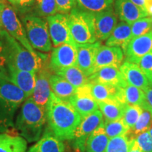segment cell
I'll return each mask as SVG.
<instances>
[{
	"mask_svg": "<svg viewBox=\"0 0 152 152\" xmlns=\"http://www.w3.org/2000/svg\"><path fill=\"white\" fill-rule=\"evenodd\" d=\"M48 128L61 141L72 140L82 118L68 102L52 92L45 108Z\"/></svg>",
	"mask_w": 152,
	"mask_h": 152,
	"instance_id": "6da1fadb",
	"label": "cell"
},
{
	"mask_svg": "<svg viewBox=\"0 0 152 152\" xmlns=\"http://www.w3.org/2000/svg\"><path fill=\"white\" fill-rule=\"evenodd\" d=\"M0 61L7 68L36 73L42 68V61L38 54L30 52L5 30H0Z\"/></svg>",
	"mask_w": 152,
	"mask_h": 152,
	"instance_id": "7a4b0ae2",
	"label": "cell"
},
{
	"mask_svg": "<svg viewBox=\"0 0 152 152\" xmlns=\"http://www.w3.org/2000/svg\"><path fill=\"white\" fill-rule=\"evenodd\" d=\"M47 121L45 109L36 104L31 96L23 103L15 122V128L29 143L41 137Z\"/></svg>",
	"mask_w": 152,
	"mask_h": 152,
	"instance_id": "3957f363",
	"label": "cell"
},
{
	"mask_svg": "<svg viewBox=\"0 0 152 152\" xmlns=\"http://www.w3.org/2000/svg\"><path fill=\"white\" fill-rule=\"evenodd\" d=\"M27 99L25 93L11 82L0 83V132H17L14 123L15 113Z\"/></svg>",
	"mask_w": 152,
	"mask_h": 152,
	"instance_id": "277c9868",
	"label": "cell"
},
{
	"mask_svg": "<svg viewBox=\"0 0 152 152\" xmlns=\"http://www.w3.org/2000/svg\"><path fill=\"white\" fill-rule=\"evenodd\" d=\"M68 15L71 36L76 45L96 42L94 14L76 7Z\"/></svg>",
	"mask_w": 152,
	"mask_h": 152,
	"instance_id": "5b68a950",
	"label": "cell"
},
{
	"mask_svg": "<svg viewBox=\"0 0 152 152\" xmlns=\"http://www.w3.org/2000/svg\"><path fill=\"white\" fill-rule=\"evenodd\" d=\"M29 42L33 49L48 52L52 49L47 21L33 15H28L23 19Z\"/></svg>",
	"mask_w": 152,
	"mask_h": 152,
	"instance_id": "8992f818",
	"label": "cell"
},
{
	"mask_svg": "<svg viewBox=\"0 0 152 152\" xmlns=\"http://www.w3.org/2000/svg\"><path fill=\"white\" fill-rule=\"evenodd\" d=\"M104 123V116L99 110L83 118L74 132L73 147L76 152H85L87 139Z\"/></svg>",
	"mask_w": 152,
	"mask_h": 152,
	"instance_id": "52a82bcc",
	"label": "cell"
},
{
	"mask_svg": "<svg viewBox=\"0 0 152 152\" xmlns=\"http://www.w3.org/2000/svg\"><path fill=\"white\" fill-rule=\"evenodd\" d=\"M49 32L53 45L55 47L63 44L76 46L71 36L68 23V15L58 14L47 17Z\"/></svg>",
	"mask_w": 152,
	"mask_h": 152,
	"instance_id": "ba28073f",
	"label": "cell"
},
{
	"mask_svg": "<svg viewBox=\"0 0 152 152\" xmlns=\"http://www.w3.org/2000/svg\"><path fill=\"white\" fill-rule=\"evenodd\" d=\"M1 24L6 31L16 39L20 45L28 49L30 52L36 54L28 40L26 30L14 9L9 6H6L1 16Z\"/></svg>",
	"mask_w": 152,
	"mask_h": 152,
	"instance_id": "9c48e42d",
	"label": "cell"
},
{
	"mask_svg": "<svg viewBox=\"0 0 152 152\" xmlns=\"http://www.w3.org/2000/svg\"><path fill=\"white\" fill-rule=\"evenodd\" d=\"M77 48L76 46L63 44L55 47L50 58L49 67L54 72L63 68L76 66Z\"/></svg>",
	"mask_w": 152,
	"mask_h": 152,
	"instance_id": "30bf717a",
	"label": "cell"
},
{
	"mask_svg": "<svg viewBox=\"0 0 152 152\" xmlns=\"http://www.w3.org/2000/svg\"><path fill=\"white\" fill-rule=\"evenodd\" d=\"M68 102L80 114L82 118L99 109L98 103L91 94L89 83L77 88L75 94L71 96Z\"/></svg>",
	"mask_w": 152,
	"mask_h": 152,
	"instance_id": "8fae6325",
	"label": "cell"
},
{
	"mask_svg": "<svg viewBox=\"0 0 152 152\" xmlns=\"http://www.w3.org/2000/svg\"><path fill=\"white\" fill-rule=\"evenodd\" d=\"M123 58L124 53L121 47L101 45L95 57L92 74L105 66H114L120 68L123 64Z\"/></svg>",
	"mask_w": 152,
	"mask_h": 152,
	"instance_id": "7c38bea8",
	"label": "cell"
},
{
	"mask_svg": "<svg viewBox=\"0 0 152 152\" xmlns=\"http://www.w3.org/2000/svg\"><path fill=\"white\" fill-rule=\"evenodd\" d=\"M152 52V31L129 42L123 51L125 61L134 63L148 53Z\"/></svg>",
	"mask_w": 152,
	"mask_h": 152,
	"instance_id": "4fadbf2b",
	"label": "cell"
},
{
	"mask_svg": "<svg viewBox=\"0 0 152 152\" xmlns=\"http://www.w3.org/2000/svg\"><path fill=\"white\" fill-rule=\"evenodd\" d=\"M118 16L113 8L94 14V30L96 41L106 40L118 24Z\"/></svg>",
	"mask_w": 152,
	"mask_h": 152,
	"instance_id": "5bb4252c",
	"label": "cell"
},
{
	"mask_svg": "<svg viewBox=\"0 0 152 152\" xmlns=\"http://www.w3.org/2000/svg\"><path fill=\"white\" fill-rule=\"evenodd\" d=\"M119 69L128 85L138 87L143 91L152 87L147 74L136 64L125 61Z\"/></svg>",
	"mask_w": 152,
	"mask_h": 152,
	"instance_id": "9a60e30c",
	"label": "cell"
},
{
	"mask_svg": "<svg viewBox=\"0 0 152 152\" xmlns=\"http://www.w3.org/2000/svg\"><path fill=\"white\" fill-rule=\"evenodd\" d=\"M99 41L92 44L77 45V62L76 66L78 67L87 77L92 74L93 66L96 53L101 46Z\"/></svg>",
	"mask_w": 152,
	"mask_h": 152,
	"instance_id": "2e32d148",
	"label": "cell"
},
{
	"mask_svg": "<svg viewBox=\"0 0 152 152\" xmlns=\"http://www.w3.org/2000/svg\"><path fill=\"white\" fill-rule=\"evenodd\" d=\"M7 71L9 82L21 90L28 98L30 97L36 85L37 73L22 71L13 67H7Z\"/></svg>",
	"mask_w": 152,
	"mask_h": 152,
	"instance_id": "e0dca14e",
	"label": "cell"
},
{
	"mask_svg": "<svg viewBox=\"0 0 152 152\" xmlns=\"http://www.w3.org/2000/svg\"><path fill=\"white\" fill-rule=\"evenodd\" d=\"M51 74L46 68H42L38 72L36 80V85L31 97L34 102L38 106L45 109L47 102L52 94L49 77Z\"/></svg>",
	"mask_w": 152,
	"mask_h": 152,
	"instance_id": "ac0fdd59",
	"label": "cell"
},
{
	"mask_svg": "<svg viewBox=\"0 0 152 152\" xmlns=\"http://www.w3.org/2000/svg\"><path fill=\"white\" fill-rule=\"evenodd\" d=\"M89 77L92 82L113 85L124 88L128 85L119 68L114 66H105L94 72Z\"/></svg>",
	"mask_w": 152,
	"mask_h": 152,
	"instance_id": "d6986e66",
	"label": "cell"
},
{
	"mask_svg": "<svg viewBox=\"0 0 152 152\" xmlns=\"http://www.w3.org/2000/svg\"><path fill=\"white\" fill-rule=\"evenodd\" d=\"M115 14L121 21L132 24L139 19L147 17V13L131 1V0H116L115 2Z\"/></svg>",
	"mask_w": 152,
	"mask_h": 152,
	"instance_id": "ffe728a7",
	"label": "cell"
},
{
	"mask_svg": "<svg viewBox=\"0 0 152 152\" xmlns=\"http://www.w3.org/2000/svg\"><path fill=\"white\" fill-rule=\"evenodd\" d=\"M91 94L96 102L116 100L122 103L123 88L90 81Z\"/></svg>",
	"mask_w": 152,
	"mask_h": 152,
	"instance_id": "44dd1931",
	"label": "cell"
},
{
	"mask_svg": "<svg viewBox=\"0 0 152 152\" xmlns=\"http://www.w3.org/2000/svg\"><path fill=\"white\" fill-rule=\"evenodd\" d=\"M27 152H66V149L64 142L47 128L40 139Z\"/></svg>",
	"mask_w": 152,
	"mask_h": 152,
	"instance_id": "7402d4cb",
	"label": "cell"
},
{
	"mask_svg": "<svg viewBox=\"0 0 152 152\" xmlns=\"http://www.w3.org/2000/svg\"><path fill=\"white\" fill-rule=\"evenodd\" d=\"M130 35L131 25L121 21L116 25L105 45L108 47H119L123 52L130 41Z\"/></svg>",
	"mask_w": 152,
	"mask_h": 152,
	"instance_id": "603a6c76",
	"label": "cell"
},
{
	"mask_svg": "<svg viewBox=\"0 0 152 152\" xmlns=\"http://www.w3.org/2000/svg\"><path fill=\"white\" fill-rule=\"evenodd\" d=\"M49 83L52 92L57 97L66 102L69 101L77 90V88L58 75H51L49 77Z\"/></svg>",
	"mask_w": 152,
	"mask_h": 152,
	"instance_id": "cb8c5ba5",
	"label": "cell"
},
{
	"mask_svg": "<svg viewBox=\"0 0 152 152\" xmlns=\"http://www.w3.org/2000/svg\"><path fill=\"white\" fill-rule=\"evenodd\" d=\"M122 103L124 105H138L150 112L144 91L132 85H128L123 88Z\"/></svg>",
	"mask_w": 152,
	"mask_h": 152,
	"instance_id": "d4e9b609",
	"label": "cell"
},
{
	"mask_svg": "<svg viewBox=\"0 0 152 152\" xmlns=\"http://www.w3.org/2000/svg\"><path fill=\"white\" fill-rule=\"evenodd\" d=\"M104 123L87 139L85 149L86 152H105L110 139L105 132Z\"/></svg>",
	"mask_w": 152,
	"mask_h": 152,
	"instance_id": "484cf974",
	"label": "cell"
},
{
	"mask_svg": "<svg viewBox=\"0 0 152 152\" xmlns=\"http://www.w3.org/2000/svg\"><path fill=\"white\" fill-rule=\"evenodd\" d=\"M27 141L10 133H0V152H26Z\"/></svg>",
	"mask_w": 152,
	"mask_h": 152,
	"instance_id": "4316f807",
	"label": "cell"
},
{
	"mask_svg": "<svg viewBox=\"0 0 152 152\" xmlns=\"http://www.w3.org/2000/svg\"><path fill=\"white\" fill-rule=\"evenodd\" d=\"M54 73L67 80L75 88L84 86L90 83L89 77L76 66L63 68Z\"/></svg>",
	"mask_w": 152,
	"mask_h": 152,
	"instance_id": "83f0119b",
	"label": "cell"
},
{
	"mask_svg": "<svg viewBox=\"0 0 152 152\" xmlns=\"http://www.w3.org/2000/svg\"><path fill=\"white\" fill-rule=\"evenodd\" d=\"M99 111L102 112L105 121H116L123 118L125 105L118 101L110 100L98 102Z\"/></svg>",
	"mask_w": 152,
	"mask_h": 152,
	"instance_id": "f1b7e54d",
	"label": "cell"
},
{
	"mask_svg": "<svg viewBox=\"0 0 152 152\" xmlns=\"http://www.w3.org/2000/svg\"><path fill=\"white\" fill-rule=\"evenodd\" d=\"M152 128V115L149 111L146 109L142 110V112L137 121L135 125L128 130L126 136L129 140L135 138L139 134L149 131Z\"/></svg>",
	"mask_w": 152,
	"mask_h": 152,
	"instance_id": "f546056e",
	"label": "cell"
},
{
	"mask_svg": "<svg viewBox=\"0 0 152 152\" xmlns=\"http://www.w3.org/2000/svg\"><path fill=\"white\" fill-rule=\"evenodd\" d=\"M115 0H76L77 7L87 12L97 14L110 8Z\"/></svg>",
	"mask_w": 152,
	"mask_h": 152,
	"instance_id": "4dcf8cb0",
	"label": "cell"
},
{
	"mask_svg": "<svg viewBox=\"0 0 152 152\" xmlns=\"http://www.w3.org/2000/svg\"><path fill=\"white\" fill-rule=\"evenodd\" d=\"M105 132L109 139L116 137L125 135L128 133L130 128L125 124L123 118L113 121H104V123Z\"/></svg>",
	"mask_w": 152,
	"mask_h": 152,
	"instance_id": "1f68e13d",
	"label": "cell"
},
{
	"mask_svg": "<svg viewBox=\"0 0 152 152\" xmlns=\"http://www.w3.org/2000/svg\"><path fill=\"white\" fill-rule=\"evenodd\" d=\"M152 30V18L144 17L131 24V35L130 41L140 36L146 35ZM129 41V42H130Z\"/></svg>",
	"mask_w": 152,
	"mask_h": 152,
	"instance_id": "d6a6232c",
	"label": "cell"
},
{
	"mask_svg": "<svg viewBox=\"0 0 152 152\" xmlns=\"http://www.w3.org/2000/svg\"><path fill=\"white\" fill-rule=\"evenodd\" d=\"M143 109L138 105H125L123 119L129 128H132L141 115Z\"/></svg>",
	"mask_w": 152,
	"mask_h": 152,
	"instance_id": "836d02e7",
	"label": "cell"
},
{
	"mask_svg": "<svg viewBox=\"0 0 152 152\" xmlns=\"http://www.w3.org/2000/svg\"><path fill=\"white\" fill-rule=\"evenodd\" d=\"M129 139L126 134L110 139L105 152H128Z\"/></svg>",
	"mask_w": 152,
	"mask_h": 152,
	"instance_id": "e575fe53",
	"label": "cell"
},
{
	"mask_svg": "<svg viewBox=\"0 0 152 152\" xmlns=\"http://www.w3.org/2000/svg\"><path fill=\"white\" fill-rule=\"evenodd\" d=\"M37 12L42 16H50L58 14L56 0H35Z\"/></svg>",
	"mask_w": 152,
	"mask_h": 152,
	"instance_id": "d590c367",
	"label": "cell"
},
{
	"mask_svg": "<svg viewBox=\"0 0 152 152\" xmlns=\"http://www.w3.org/2000/svg\"><path fill=\"white\" fill-rule=\"evenodd\" d=\"M134 139L142 152H152V137L149 131L142 133Z\"/></svg>",
	"mask_w": 152,
	"mask_h": 152,
	"instance_id": "8d00e7d4",
	"label": "cell"
},
{
	"mask_svg": "<svg viewBox=\"0 0 152 152\" xmlns=\"http://www.w3.org/2000/svg\"><path fill=\"white\" fill-rule=\"evenodd\" d=\"M136 64L140 66L144 73L147 74L152 85V52L148 53L140 58L136 62Z\"/></svg>",
	"mask_w": 152,
	"mask_h": 152,
	"instance_id": "74e56055",
	"label": "cell"
},
{
	"mask_svg": "<svg viewBox=\"0 0 152 152\" xmlns=\"http://www.w3.org/2000/svg\"><path fill=\"white\" fill-rule=\"evenodd\" d=\"M58 13L68 14L71 10L77 7L76 0H56Z\"/></svg>",
	"mask_w": 152,
	"mask_h": 152,
	"instance_id": "f35d334b",
	"label": "cell"
},
{
	"mask_svg": "<svg viewBox=\"0 0 152 152\" xmlns=\"http://www.w3.org/2000/svg\"><path fill=\"white\" fill-rule=\"evenodd\" d=\"M11 4L15 7H20V8H25L31 6L35 2V0H7Z\"/></svg>",
	"mask_w": 152,
	"mask_h": 152,
	"instance_id": "ab89813d",
	"label": "cell"
},
{
	"mask_svg": "<svg viewBox=\"0 0 152 152\" xmlns=\"http://www.w3.org/2000/svg\"><path fill=\"white\" fill-rule=\"evenodd\" d=\"M128 152H142L139 147L135 139H131L129 140V149Z\"/></svg>",
	"mask_w": 152,
	"mask_h": 152,
	"instance_id": "60d3db41",
	"label": "cell"
},
{
	"mask_svg": "<svg viewBox=\"0 0 152 152\" xmlns=\"http://www.w3.org/2000/svg\"><path fill=\"white\" fill-rule=\"evenodd\" d=\"M4 81H9L8 73L6 68L4 67L3 64L0 61V83Z\"/></svg>",
	"mask_w": 152,
	"mask_h": 152,
	"instance_id": "b9f144b4",
	"label": "cell"
},
{
	"mask_svg": "<svg viewBox=\"0 0 152 152\" xmlns=\"http://www.w3.org/2000/svg\"><path fill=\"white\" fill-rule=\"evenodd\" d=\"M146 94V99H147V102L150 108V112H151L152 115V87L147 89V90L144 91Z\"/></svg>",
	"mask_w": 152,
	"mask_h": 152,
	"instance_id": "7bdbcfd3",
	"label": "cell"
},
{
	"mask_svg": "<svg viewBox=\"0 0 152 152\" xmlns=\"http://www.w3.org/2000/svg\"><path fill=\"white\" fill-rule=\"evenodd\" d=\"M145 10L148 16L152 18V0H146Z\"/></svg>",
	"mask_w": 152,
	"mask_h": 152,
	"instance_id": "ee69618b",
	"label": "cell"
},
{
	"mask_svg": "<svg viewBox=\"0 0 152 152\" xmlns=\"http://www.w3.org/2000/svg\"><path fill=\"white\" fill-rule=\"evenodd\" d=\"M145 1L146 0H131V1L134 4L137 6V7H140L143 9L144 11H145Z\"/></svg>",
	"mask_w": 152,
	"mask_h": 152,
	"instance_id": "f6af8a7d",
	"label": "cell"
},
{
	"mask_svg": "<svg viewBox=\"0 0 152 152\" xmlns=\"http://www.w3.org/2000/svg\"><path fill=\"white\" fill-rule=\"evenodd\" d=\"M5 5L3 3L0 2V28L2 26V24H1V16H2V12L4 9Z\"/></svg>",
	"mask_w": 152,
	"mask_h": 152,
	"instance_id": "bcb514c9",
	"label": "cell"
},
{
	"mask_svg": "<svg viewBox=\"0 0 152 152\" xmlns=\"http://www.w3.org/2000/svg\"><path fill=\"white\" fill-rule=\"evenodd\" d=\"M149 132H150V134H151V136L152 137V128L150 129V130H149Z\"/></svg>",
	"mask_w": 152,
	"mask_h": 152,
	"instance_id": "7dc6e473",
	"label": "cell"
},
{
	"mask_svg": "<svg viewBox=\"0 0 152 152\" xmlns=\"http://www.w3.org/2000/svg\"><path fill=\"white\" fill-rule=\"evenodd\" d=\"M151 31H152V30H151Z\"/></svg>",
	"mask_w": 152,
	"mask_h": 152,
	"instance_id": "c3c4849f",
	"label": "cell"
},
{
	"mask_svg": "<svg viewBox=\"0 0 152 152\" xmlns=\"http://www.w3.org/2000/svg\"><path fill=\"white\" fill-rule=\"evenodd\" d=\"M85 152H86V151H85Z\"/></svg>",
	"mask_w": 152,
	"mask_h": 152,
	"instance_id": "681fc988",
	"label": "cell"
}]
</instances>
